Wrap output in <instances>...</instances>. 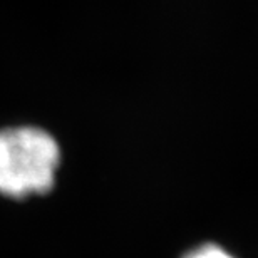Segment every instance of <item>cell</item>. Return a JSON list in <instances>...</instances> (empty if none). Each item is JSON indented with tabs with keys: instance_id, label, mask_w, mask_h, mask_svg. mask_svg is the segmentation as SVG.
<instances>
[{
	"instance_id": "1",
	"label": "cell",
	"mask_w": 258,
	"mask_h": 258,
	"mask_svg": "<svg viewBox=\"0 0 258 258\" xmlns=\"http://www.w3.org/2000/svg\"><path fill=\"white\" fill-rule=\"evenodd\" d=\"M60 151L44 129L20 126L0 131V193L12 198L47 193L54 186Z\"/></svg>"
},
{
	"instance_id": "2",
	"label": "cell",
	"mask_w": 258,
	"mask_h": 258,
	"mask_svg": "<svg viewBox=\"0 0 258 258\" xmlns=\"http://www.w3.org/2000/svg\"><path fill=\"white\" fill-rule=\"evenodd\" d=\"M184 258H233V256L223 248H220L218 245H203L200 248L189 251Z\"/></svg>"
}]
</instances>
